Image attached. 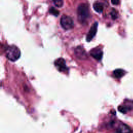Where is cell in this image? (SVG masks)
Instances as JSON below:
<instances>
[{"mask_svg":"<svg viewBox=\"0 0 133 133\" xmlns=\"http://www.w3.org/2000/svg\"><path fill=\"white\" fill-rule=\"evenodd\" d=\"M77 14L78 21L82 23L84 22L89 15L88 5L86 4H82L79 5L77 10Z\"/></svg>","mask_w":133,"mask_h":133,"instance_id":"cell-1","label":"cell"},{"mask_svg":"<svg viewBox=\"0 0 133 133\" xmlns=\"http://www.w3.org/2000/svg\"><path fill=\"white\" fill-rule=\"evenodd\" d=\"M6 56L10 61H15L19 58L20 51L16 46H10L6 50Z\"/></svg>","mask_w":133,"mask_h":133,"instance_id":"cell-2","label":"cell"},{"mask_svg":"<svg viewBox=\"0 0 133 133\" xmlns=\"http://www.w3.org/2000/svg\"><path fill=\"white\" fill-rule=\"evenodd\" d=\"M60 24L61 26L66 30L71 29L74 26V22L72 19L66 15H63L60 19Z\"/></svg>","mask_w":133,"mask_h":133,"instance_id":"cell-3","label":"cell"},{"mask_svg":"<svg viewBox=\"0 0 133 133\" xmlns=\"http://www.w3.org/2000/svg\"><path fill=\"white\" fill-rule=\"evenodd\" d=\"M55 66L60 72H66L68 69L66 65L65 61L63 58H60L56 59L54 62Z\"/></svg>","mask_w":133,"mask_h":133,"instance_id":"cell-4","label":"cell"},{"mask_svg":"<svg viewBox=\"0 0 133 133\" xmlns=\"http://www.w3.org/2000/svg\"><path fill=\"white\" fill-rule=\"evenodd\" d=\"M117 133H133L130 127L123 123H119L115 127Z\"/></svg>","mask_w":133,"mask_h":133,"instance_id":"cell-5","label":"cell"},{"mask_svg":"<svg viewBox=\"0 0 133 133\" xmlns=\"http://www.w3.org/2000/svg\"><path fill=\"white\" fill-rule=\"evenodd\" d=\"M98 28V22H95L91 27L90 28V29L89 31L88 32V34L86 36V41L87 42H90L93 37L95 36Z\"/></svg>","mask_w":133,"mask_h":133,"instance_id":"cell-6","label":"cell"},{"mask_svg":"<svg viewBox=\"0 0 133 133\" xmlns=\"http://www.w3.org/2000/svg\"><path fill=\"white\" fill-rule=\"evenodd\" d=\"M90 55L95 59L98 61H100L103 55L102 51L99 48H95L92 49L90 52Z\"/></svg>","mask_w":133,"mask_h":133,"instance_id":"cell-7","label":"cell"},{"mask_svg":"<svg viewBox=\"0 0 133 133\" xmlns=\"http://www.w3.org/2000/svg\"><path fill=\"white\" fill-rule=\"evenodd\" d=\"M75 54L78 58L81 59H84L87 57L86 53L85 50L81 46H78L75 48Z\"/></svg>","mask_w":133,"mask_h":133,"instance_id":"cell-8","label":"cell"},{"mask_svg":"<svg viewBox=\"0 0 133 133\" xmlns=\"http://www.w3.org/2000/svg\"><path fill=\"white\" fill-rule=\"evenodd\" d=\"M113 76L116 77V78H121L122 76H123L125 74V72L124 70L121 69H116L113 71Z\"/></svg>","mask_w":133,"mask_h":133,"instance_id":"cell-9","label":"cell"},{"mask_svg":"<svg viewBox=\"0 0 133 133\" xmlns=\"http://www.w3.org/2000/svg\"><path fill=\"white\" fill-rule=\"evenodd\" d=\"M93 7L94 10L98 13L102 12L103 9V6L102 4L99 2L95 3L93 5Z\"/></svg>","mask_w":133,"mask_h":133,"instance_id":"cell-10","label":"cell"},{"mask_svg":"<svg viewBox=\"0 0 133 133\" xmlns=\"http://www.w3.org/2000/svg\"><path fill=\"white\" fill-rule=\"evenodd\" d=\"M131 108L127 105H120L118 107V111L123 113H126Z\"/></svg>","mask_w":133,"mask_h":133,"instance_id":"cell-11","label":"cell"},{"mask_svg":"<svg viewBox=\"0 0 133 133\" xmlns=\"http://www.w3.org/2000/svg\"><path fill=\"white\" fill-rule=\"evenodd\" d=\"M49 13L52 15H54L55 16L57 17L59 15V11L57 10L56 9H55L54 7H51L50 9H49Z\"/></svg>","mask_w":133,"mask_h":133,"instance_id":"cell-12","label":"cell"},{"mask_svg":"<svg viewBox=\"0 0 133 133\" xmlns=\"http://www.w3.org/2000/svg\"><path fill=\"white\" fill-rule=\"evenodd\" d=\"M56 6L58 7H61L63 6V0H52Z\"/></svg>","mask_w":133,"mask_h":133,"instance_id":"cell-13","label":"cell"},{"mask_svg":"<svg viewBox=\"0 0 133 133\" xmlns=\"http://www.w3.org/2000/svg\"><path fill=\"white\" fill-rule=\"evenodd\" d=\"M111 15L113 19H116L117 18V13L115 9H113L111 12Z\"/></svg>","mask_w":133,"mask_h":133,"instance_id":"cell-14","label":"cell"},{"mask_svg":"<svg viewBox=\"0 0 133 133\" xmlns=\"http://www.w3.org/2000/svg\"><path fill=\"white\" fill-rule=\"evenodd\" d=\"M111 3L113 5H118L119 4V0H111Z\"/></svg>","mask_w":133,"mask_h":133,"instance_id":"cell-15","label":"cell"}]
</instances>
